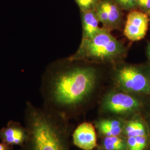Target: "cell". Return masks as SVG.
Masks as SVG:
<instances>
[{
  "instance_id": "obj_1",
  "label": "cell",
  "mask_w": 150,
  "mask_h": 150,
  "mask_svg": "<svg viewBox=\"0 0 150 150\" xmlns=\"http://www.w3.org/2000/svg\"><path fill=\"white\" fill-rule=\"evenodd\" d=\"M69 61L70 64L44 79L42 93L43 106L70 120L90 105L98 89L101 74L92 64Z\"/></svg>"
},
{
  "instance_id": "obj_2",
  "label": "cell",
  "mask_w": 150,
  "mask_h": 150,
  "mask_svg": "<svg viewBox=\"0 0 150 150\" xmlns=\"http://www.w3.org/2000/svg\"><path fill=\"white\" fill-rule=\"evenodd\" d=\"M24 123L28 139L18 150H71L69 120L62 115L27 102Z\"/></svg>"
},
{
  "instance_id": "obj_3",
  "label": "cell",
  "mask_w": 150,
  "mask_h": 150,
  "mask_svg": "<svg viewBox=\"0 0 150 150\" xmlns=\"http://www.w3.org/2000/svg\"><path fill=\"white\" fill-rule=\"evenodd\" d=\"M127 52L123 43L114 37L111 31L102 27L93 37L82 40L77 51L68 60L115 65L122 61Z\"/></svg>"
},
{
  "instance_id": "obj_4",
  "label": "cell",
  "mask_w": 150,
  "mask_h": 150,
  "mask_svg": "<svg viewBox=\"0 0 150 150\" xmlns=\"http://www.w3.org/2000/svg\"><path fill=\"white\" fill-rule=\"evenodd\" d=\"M112 80L115 87L142 96H150V64H115Z\"/></svg>"
},
{
  "instance_id": "obj_5",
  "label": "cell",
  "mask_w": 150,
  "mask_h": 150,
  "mask_svg": "<svg viewBox=\"0 0 150 150\" xmlns=\"http://www.w3.org/2000/svg\"><path fill=\"white\" fill-rule=\"evenodd\" d=\"M144 97L114 88L103 95L100 112L103 116L126 119L140 114L146 105Z\"/></svg>"
},
{
  "instance_id": "obj_6",
  "label": "cell",
  "mask_w": 150,
  "mask_h": 150,
  "mask_svg": "<svg viewBox=\"0 0 150 150\" xmlns=\"http://www.w3.org/2000/svg\"><path fill=\"white\" fill-rule=\"evenodd\" d=\"M150 26L147 13L139 10L129 12L123 30L124 35L131 41H138L145 38Z\"/></svg>"
},
{
  "instance_id": "obj_7",
  "label": "cell",
  "mask_w": 150,
  "mask_h": 150,
  "mask_svg": "<svg viewBox=\"0 0 150 150\" xmlns=\"http://www.w3.org/2000/svg\"><path fill=\"white\" fill-rule=\"evenodd\" d=\"M122 10L113 0H100L95 11L103 27L111 31L121 26L123 20Z\"/></svg>"
},
{
  "instance_id": "obj_8",
  "label": "cell",
  "mask_w": 150,
  "mask_h": 150,
  "mask_svg": "<svg viewBox=\"0 0 150 150\" xmlns=\"http://www.w3.org/2000/svg\"><path fill=\"white\" fill-rule=\"evenodd\" d=\"M28 139V131L25 126L18 121L10 120L6 126L0 129V141L13 147H20Z\"/></svg>"
},
{
  "instance_id": "obj_9",
  "label": "cell",
  "mask_w": 150,
  "mask_h": 150,
  "mask_svg": "<svg viewBox=\"0 0 150 150\" xmlns=\"http://www.w3.org/2000/svg\"><path fill=\"white\" fill-rule=\"evenodd\" d=\"M74 144L83 150H92L97 146V135L94 126L90 122L81 123L72 134Z\"/></svg>"
},
{
  "instance_id": "obj_10",
  "label": "cell",
  "mask_w": 150,
  "mask_h": 150,
  "mask_svg": "<svg viewBox=\"0 0 150 150\" xmlns=\"http://www.w3.org/2000/svg\"><path fill=\"white\" fill-rule=\"evenodd\" d=\"M125 120L113 117L98 120L95 125L100 134L104 137L118 136L122 134Z\"/></svg>"
},
{
  "instance_id": "obj_11",
  "label": "cell",
  "mask_w": 150,
  "mask_h": 150,
  "mask_svg": "<svg viewBox=\"0 0 150 150\" xmlns=\"http://www.w3.org/2000/svg\"><path fill=\"white\" fill-rule=\"evenodd\" d=\"M82 25V40L89 39L100 32L102 27L100 26V22L95 10L81 12Z\"/></svg>"
},
{
  "instance_id": "obj_12",
  "label": "cell",
  "mask_w": 150,
  "mask_h": 150,
  "mask_svg": "<svg viewBox=\"0 0 150 150\" xmlns=\"http://www.w3.org/2000/svg\"><path fill=\"white\" fill-rule=\"evenodd\" d=\"M137 115L126 120L123 127L122 135L126 139L130 137L149 136V130L145 122Z\"/></svg>"
},
{
  "instance_id": "obj_13",
  "label": "cell",
  "mask_w": 150,
  "mask_h": 150,
  "mask_svg": "<svg viewBox=\"0 0 150 150\" xmlns=\"http://www.w3.org/2000/svg\"><path fill=\"white\" fill-rule=\"evenodd\" d=\"M102 146L104 150H126V139L122 136L104 137Z\"/></svg>"
},
{
  "instance_id": "obj_14",
  "label": "cell",
  "mask_w": 150,
  "mask_h": 150,
  "mask_svg": "<svg viewBox=\"0 0 150 150\" xmlns=\"http://www.w3.org/2000/svg\"><path fill=\"white\" fill-rule=\"evenodd\" d=\"M127 150H144L148 145L149 136L126 138Z\"/></svg>"
},
{
  "instance_id": "obj_15",
  "label": "cell",
  "mask_w": 150,
  "mask_h": 150,
  "mask_svg": "<svg viewBox=\"0 0 150 150\" xmlns=\"http://www.w3.org/2000/svg\"><path fill=\"white\" fill-rule=\"evenodd\" d=\"M81 12L95 10L100 0H75Z\"/></svg>"
},
{
  "instance_id": "obj_16",
  "label": "cell",
  "mask_w": 150,
  "mask_h": 150,
  "mask_svg": "<svg viewBox=\"0 0 150 150\" xmlns=\"http://www.w3.org/2000/svg\"><path fill=\"white\" fill-rule=\"evenodd\" d=\"M123 10L133 11L137 7V0H113Z\"/></svg>"
},
{
  "instance_id": "obj_17",
  "label": "cell",
  "mask_w": 150,
  "mask_h": 150,
  "mask_svg": "<svg viewBox=\"0 0 150 150\" xmlns=\"http://www.w3.org/2000/svg\"><path fill=\"white\" fill-rule=\"evenodd\" d=\"M137 7L139 11L148 14L150 12V0H137Z\"/></svg>"
},
{
  "instance_id": "obj_18",
  "label": "cell",
  "mask_w": 150,
  "mask_h": 150,
  "mask_svg": "<svg viewBox=\"0 0 150 150\" xmlns=\"http://www.w3.org/2000/svg\"><path fill=\"white\" fill-rule=\"evenodd\" d=\"M14 147L8 145L4 142H0V150H13Z\"/></svg>"
},
{
  "instance_id": "obj_19",
  "label": "cell",
  "mask_w": 150,
  "mask_h": 150,
  "mask_svg": "<svg viewBox=\"0 0 150 150\" xmlns=\"http://www.w3.org/2000/svg\"><path fill=\"white\" fill-rule=\"evenodd\" d=\"M146 52L147 57V59L149 60V61H150V41L148 42V43L147 44Z\"/></svg>"
},
{
  "instance_id": "obj_20",
  "label": "cell",
  "mask_w": 150,
  "mask_h": 150,
  "mask_svg": "<svg viewBox=\"0 0 150 150\" xmlns=\"http://www.w3.org/2000/svg\"><path fill=\"white\" fill-rule=\"evenodd\" d=\"M149 15V22H150V12L148 13Z\"/></svg>"
}]
</instances>
